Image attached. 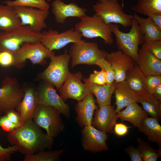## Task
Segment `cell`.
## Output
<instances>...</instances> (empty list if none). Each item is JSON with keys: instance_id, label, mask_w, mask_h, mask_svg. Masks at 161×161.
Wrapping results in <instances>:
<instances>
[{"instance_id": "1", "label": "cell", "mask_w": 161, "mask_h": 161, "mask_svg": "<svg viewBox=\"0 0 161 161\" xmlns=\"http://www.w3.org/2000/svg\"><path fill=\"white\" fill-rule=\"evenodd\" d=\"M8 141L17 146L18 150L25 155L32 154L52 147L53 138L47 136L32 120L25 121L19 127L9 132Z\"/></svg>"}, {"instance_id": "2", "label": "cell", "mask_w": 161, "mask_h": 161, "mask_svg": "<svg viewBox=\"0 0 161 161\" xmlns=\"http://www.w3.org/2000/svg\"><path fill=\"white\" fill-rule=\"evenodd\" d=\"M111 32L116 37L119 50L132 58L137 63L138 47L144 41V35L137 21L134 18L130 31L127 33L121 31L116 24H109Z\"/></svg>"}, {"instance_id": "3", "label": "cell", "mask_w": 161, "mask_h": 161, "mask_svg": "<svg viewBox=\"0 0 161 161\" xmlns=\"http://www.w3.org/2000/svg\"><path fill=\"white\" fill-rule=\"evenodd\" d=\"M61 114L52 106L38 105L35 110L32 119L38 126L46 130L48 136L53 138L58 136L65 128L61 117Z\"/></svg>"}, {"instance_id": "4", "label": "cell", "mask_w": 161, "mask_h": 161, "mask_svg": "<svg viewBox=\"0 0 161 161\" xmlns=\"http://www.w3.org/2000/svg\"><path fill=\"white\" fill-rule=\"evenodd\" d=\"M41 32L32 31L27 26H21L8 31H0V53H14L24 42L35 43L40 41Z\"/></svg>"}, {"instance_id": "5", "label": "cell", "mask_w": 161, "mask_h": 161, "mask_svg": "<svg viewBox=\"0 0 161 161\" xmlns=\"http://www.w3.org/2000/svg\"><path fill=\"white\" fill-rule=\"evenodd\" d=\"M107 53L100 49L97 43L82 39L73 43L68 54L71 59V66L74 67L80 64L96 65L99 60L106 59Z\"/></svg>"}, {"instance_id": "6", "label": "cell", "mask_w": 161, "mask_h": 161, "mask_svg": "<svg viewBox=\"0 0 161 161\" xmlns=\"http://www.w3.org/2000/svg\"><path fill=\"white\" fill-rule=\"evenodd\" d=\"M118 0H105L93 6L95 15L100 16L107 24H118L125 28L131 26L134 16L126 13Z\"/></svg>"}, {"instance_id": "7", "label": "cell", "mask_w": 161, "mask_h": 161, "mask_svg": "<svg viewBox=\"0 0 161 161\" xmlns=\"http://www.w3.org/2000/svg\"><path fill=\"white\" fill-rule=\"evenodd\" d=\"M80 19L75 24V29L81 33L82 37L87 38H100L106 44H113L114 39L110 24H106L100 16L86 15Z\"/></svg>"}, {"instance_id": "8", "label": "cell", "mask_w": 161, "mask_h": 161, "mask_svg": "<svg viewBox=\"0 0 161 161\" xmlns=\"http://www.w3.org/2000/svg\"><path fill=\"white\" fill-rule=\"evenodd\" d=\"M14 54L15 61L13 66L18 68L24 66L27 60H30L33 64L43 65L46 63V59H50L55 55L53 51L46 48L40 41L35 43L24 42Z\"/></svg>"}, {"instance_id": "9", "label": "cell", "mask_w": 161, "mask_h": 161, "mask_svg": "<svg viewBox=\"0 0 161 161\" xmlns=\"http://www.w3.org/2000/svg\"><path fill=\"white\" fill-rule=\"evenodd\" d=\"M1 85L0 115H2L16 109L23 98L24 91L15 78L5 77Z\"/></svg>"}, {"instance_id": "10", "label": "cell", "mask_w": 161, "mask_h": 161, "mask_svg": "<svg viewBox=\"0 0 161 161\" xmlns=\"http://www.w3.org/2000/svg\"><path fill=\"white\" fill-rule=\"evenodd\" d=\"M50 62L40 75L41 79L47 81L59 89L63 84L70 73L69 63L70 59L67 50L59 55L50 58Z\"/></svg>"}, {"instance_id": "11", "label": "cell", "mask_w": 161, "mask_h": 161, "mask_svg": "<svg viewBox=\"0 0 161 161\" xmlns=\"http://www.w3.org/2000/svg\"><path fill=\"white\" fill-rule=\"evenodd\" d=\"M42 80L35 90L38 105H47L52 106L69 119L70 114L69 105L65 103L57 93L53 84L47 81Z\"/></svg>"}, {"instance_id": "12", "label": "cell", "mask_w": 161, "mask_h": 161, "mask_svg": "<svg viewBox=\"0 0 161 161\" xmlns=\"http://www.w3.org/2000/svg\"><path fill=\"white\" fill-rule=\"evenodd\" d=\"M40 42L51 51L59 50L70 43L81 40V33L75 28L67 30L59 33L57 31L49 29L41 32Z\"/></svg>"}, {"instance_id": "13", "label": "cell", "mask_w": 161, "mask_h": 161, "mask_svg": "<svg viewBox=\"0 0 161 161\" xmlns=\"http://www.w3.org/2000/svg\"><path fill=\"white\" fill-rule=\"evenodd\" d=\"M14 7L20 20L21 25L28 26L33 31L39 33L47 28L45 21L49 14V10L25 6Z\"/></svg>"}, {"instance_id": "14", "label": "cell", "mask_w": 161, "mask_h": 161, "mask_svg": "<svg viewBox=\"0 0 161 161\" xmlns=\"http://www.w3.org/2000/svg\"><path fill=\"white\" fill-rule=\"evenodd\" d=\"M83 75L80 72H70L62 85L58 89L60 96L64 101L71 98L81 100L90 92L81 80Z\"/></svg>"}, {"instance_id": "15", "label": "cell", "mask_w": 161, "mask_h": 161, "mask_svg": "<svg viewBox=\"0 0 161 161\" xmlns=\"http://www.w3.org/2000/svg\"><path fill=\"white\" fill-rule=\"evenodd\" d=\"M82 145L83 149L92 153L108 150L106 141L107 133L100 131L92 125L84 127L81 130Z\"/></svg>"}, {"instance_id": "16", "label": "cell", "mask_w": 161, "mask_h": 161, "mask_svg": "<svg viewBox=\"0 0 161 161\" xmlns=\"http://www.w3.org/2000/svg\"><path fill=\"white\" fill-rule=\"evenodd\" d=\"M106 59L111 64L114 70V80L117 83L125 80L127 71L136 64L132 58L120 50L107 53Z\"/></svg>"}, {"instance_id": "17", "label": "cell", "mask_w": 161, "mask_h": 161, "mask_svg": "<svg viewBox=\"0 0 161 161\" xmlns=\"http://www.w3.org/2000/svg\"><path fill=\"white\" fill-rule=\"evenodd\" d=\"M51 7L55 21L60 24H64L68 17L80 19L86 15V9L79 6L75 3L67 4L62 0H54L52 2Z\"/></svg>"}, {"instance_id": "18", "label": "cell", "mask_w": 161, "mask_h": 161, "mask_svg": "<svg viewBox=\"0 0 161 161\" xmlns=\"http://www.w3.org/2000/svg\"><path fill=\"white\" fill-rule=\"evenodd\" d=\"M114 106L104 105L95 111L92 125L98 130L106 133L113 132V128L118 119Z\"/></svg>"}, {"instance_id": "19", "label": "cell", "mask_w": 161, "mask_h": 161, "mask_svg": "<svg viewBox=\"0 0 161 161\" xmlns=\"http://www.w3.org/2000/svg\"><path fill=\"white\" fill-rule=\"evenodd\" d=\"M97 109L93 94L91 92L78 101L75 107L77 114L75 120L80 127L92 125L94 113Z\"/></svg>"}, {"instance_id": "20", "label": "cell", "mask_w": 161, "mask_h": 161, "mask_svg": "<svg viewBox=\"0 0 161 161\" xmlns=\"http://www.w3.org/2000/svg\"><path fill=\"white\" fill-rule=\"evenodd\" d=\"M136 63L145 75H161V60L142 48L138 49Z\"/></svg>"}, {"instance_id": "21", "label": "cell", "mask_w": 161, "mask_h": 161, "mask_svg": "<svg viewBox=\"0 0 161 161\" xmlns=\"http://www.w3.org/2000/svg\"><path fill=\"white\" fill-rule=\"evenodd\" d=\"M114 93L116 113L128 105L137 103L138 95L130 88L125 80L117 82Z\"/></svg>"}, {"instance_id": "22", "label": "cell", "mask_w": 161, "mask_h": 161, "mask_svg": "<svg viewBox=\"0 0 161 161\" xmlns=\"http://www.w3.org/2000/svg\"><path fill=\"white\" fill-rule=\"evenodd\" d=\"M23 99L16 108L22 123L29 120H32L35 110L38 106L35 90L32 87L24 89Z\"/></svg>"}, {"instance_id": "23", "label": "cell", "mask_w": 161, "mask_h": 161, "mask_svg": "<svg viewBox=\"0 0 161 161\" xmlns=\"http://www.w3.org/2000/svg\"><path fill=\"white\" fill-rule=\"evenodd\" d=\"M83 81L90 92L95 96L99 107L111 105V98L114 92L116 82L114 80L110 85H98L92 83L87 78H83Z\"/></svg>"}, {"instance_id": "24", "label": "cell", "mask_w": 161, "mask_h": 161, "mask_svg": "<svg viewBox=\"0 0 161 161\" xmlns=\"http://www.w3.org/2000/svg\"><path fill=\"white\" fill-rule=\"evenodd\" d=\"M158 121L148 116L142 120L137 128L147 137L149 141L156 143L161 148V126Z\"/></svg>"}, {"instance_id": "25", "label": "cell", "mask_w": 161, "mask_h": 161, "mask_svg": "<svg viewBox=\"0 0 161 161\" xmlns=\"http://www.w3.org/2000/svg\"><path fill=\"white\" fill-rule=\"evenodd\" d=\"M125 80L130 88L138 96L147 93L145 83L146 75L137 63L127 71Z\"/></svg>"}, {"instance_id": "26", "label": "cell", "mask_w": 161, "mask_h": 161, "mask_svg": "<svg viewBox=\"0 0 161 161\" xmlns=\"http://www.w3.org/2000/svg\"><path fill=\"white\" fill-rule=\"evenodd\" d=\"M126 107L124 110L117 113V116L122 121L130 122L135 127L138 128L142 120L148 115L137 103H131Z\"/></svg>"}, {"instance_id": "27", "label": "cell", "mask_w": 161, "mask_h": 161, "mask_svg": "<svg viewBox=\"0 0 161 161\" xmlns=\"http://www.w3.org/2000/svg\"><path fill=\"white\" fill-rule=\"evenodd\" d=\"M21 26L20 20L14 7L0 5V30L10 31Z\"/></svg>"}, {"instance_id": "28", "label": "cell", "mask_w": 161, "mask_h": 161, "mask_svg": "<svg viewBox=\"0 0 161 161\" xmlns=\"http://www.w3.org/2000/svg\"><path fill=\"white\" fill-rule=\"evenodd\" d=\"M133 16L144 35V41L161 40V30L150 18L140 17L136 13Z\"/></svg>"}, {"instance_id": "29", "label": "cell", "mask_w": 161, "mask_h": 161, "mask_svg": "<svg viewBox=\"0 0 161 161\" xmlns=\"http://www.w3.org/2000/svg\"><path fill=\"white\" fill-rule=\"evenodd\" d=\"M161 102L147 92L138 96L137 103L141 104L148 114L159 121L161 119Z\"/></svg>"}, {"instance_id": "30", "label": "cell", "mask_w": 161, "mask_h": 161, "mask_svg": "<svg viewBox=\"0 0 161 161\" xmlns=\"http://www.w3.org/2000/svg\"><path fill=\"white\" fill-rule=\"evenodd\" d=\"M131 9L147 16L153 13H161V0H138Z\"/></svg>"}, {"instance_id": "31", "label": "cell", "mask_w": 161, "mask_h": 161, "mask_svg": "<svg viewBox=\"0 0 161 161\" xmlns=\"http://www.w3.org/2000/svg\"><path fill=\"white\" fill-rule=\"evenodd\" d=\"M65 151L64 149L55 150H45L35 153L25 155L23 161H57L60 160V155Z\"/></svg>"}, {"instance_id": "32", "label": "cell", "mask_w": 161, "mask_h": 161, "mask_svg": "<svg viewBox=\"0 0 161 161\" xmlns=\"http://www.w3.org/2000/svg\"><path fill=\"white\" fill-rule=\"evenodd\" d=\"M139 149L143 161H156L161 157V148L157 150L151 147L146 142L138 137L137 140Z\"/></svg>"}, {"instance_id": "33", "label": "cell", "mask_w": 161, "mask_h": 161, "mask_svg": "<svg viewBox=\"0 0 161 161\" xmlns=\"http://www.w3.org/2000/svg\"><path fill=\"white\" fill-rule=\"evenodd\" d=\"M52 0H6L4 3L7 5L15 7L25 6L34 7L44 10H49L50 7L48 1Z\"/></svg>"}, {"instance_id": "34", "label": "cell", "mask_w": 161, "mask_h": 161, "mask_svg": "<svg viewBox=\"0 0 161 161\" xmlns=\"http://www.w3.org/2000/svg\"><path fill=\"white\" fill-rule=\"evenodd\" d=\"M98 66L103 70L106 73V84L110 85L114 81V72L111 64L105 58H103L99 60L96 63Z\"/></svg>"}, {"instance_id": "35", "label": "cell", "mask_w": 161, "mask_h": 161, "mask_svg": "<svg viewBox=\"0 0 161 161\" xmlns=\"http://www.w3.org/2000/svg\"><path fill=\"white\" fill-rule=\"evenodd\" d=\"M141 48L161 59V40L150 41H144Z\"/></svg>"}, {"instance_id": "36", "label": "cell", "mask_w": 161, "mask_h": 161, "mask_svg": "<svg viewBox=\"0 0 161 161\" xmlns=\"http://www.w3.org/2000/svg\"><path fill=\"white\" fill-rule=\"evenodd\" d=\"M145 83L147 92L152 95L156 88L161 84V75L146 76Z\"/></svg>"}, {"instance_id": "37", "label": "cell", "mask_w": 161, "mask_h": 161, "mask_svg": "<svg viewBox=\"0 0 161 161\" xmlns=\"http://www.w3.org/2000/svg\"><path fill=\"white\" fill-rule=\"evenodd\" d=\"M87 79L90 82L96 85H104L106 84V73L102 69L100 71L94 70L93 73L90 74Z\"/></svg>"}, {"instance_id": "38", "label": "cell", "mask_w": 161, "mask_h": 161, "mask_svg": "<svg viewBox=\"0 0 161 161\" xmlns=\"http://www.w3.org/2000/svg\"><path fill=\"white\" fill-rule=\"evenodd\" d=\"M15 61L14 53L4 51L0 53V66L7 67L13 66Z\"/></svg>"}, {"instance_id": "39", "label": "cell", "mask_w": 161, "mask_h": 161, "mask_svg": "<svg viewBox=\"0 0 161 161\" xmlns=\"http://www.w3.org/2000/svg\"><path fill=\"white\" fill-rule=\"evenodd\" d=\"M17 151H18V148L15 145L4 148L0 144V161H10L12 155Z\"/></svg>"}, {"instance_id": "40", "label": "cell", "mask_w": 161, "mask_h": 161, "mask_svg": "<svg viewBox=\"0 0 161 161\" xmlns=\"http://www.w3.org/2000/svg\"><path fill=\"white\" fill-rule=\"evenodd\" d=\"M0 127L9 132L19 127L13 124L5 114L0 117Z\"/></svg>"}, {"instance_id": "41", "label": "cell", "mask_w": 161, "mask_h": 161, "mask_svg": "<svg viewBox=\"0 0 161 161\" xmlns=\"http://www.w3.org/2000/svg\"><path fill=\"white\" fill-rule=\"evenodd\" d=\"M124 151L129 156L131 161H142L140 151L138 148L132 145L129 146Z\"/></svg>"}, {"instance_id": "42", "label": "cell", "mask_w": 161, "mask_h": 161, "mask_svg": "<svg viewBox=\"0 0 161 161\" xmlns=\"http://www.w3.org/2000/svg\"><path fill=\"white\" fill-rule=\"evenodd\" d=\"M113 132L116 135L122 137L126 135L128 133L129 127L122 123H116L114 126Z\"/></svg>"}, {"instance_id": "43", "label": "cell", "mask_w": 161, "mask_h": 161, "mask_svg": "<svg viewBox=\"0 0 161 161\" xmlns=\"http://www.w3.org/2000/svg\"><path fill=\"white\" fill-rule=\"evenodd\" d=\"M11 121L18 127H19L23 124L22 123L19 113L14 110L8 112L5 114Z\"/></svg>"}, {"instance_id": "44", "label": "cell", "mask_w": 161, "mask_h": 161, "mask_svg": "<svg viewBox=\"0 0 161 161\" xmlns=\"http://www.w3.org/2000/svg\"><path fill=\"white\" fill-rule=\"evenodd\" d=\"M148 17L161 30V13H153L148 15Z\"/></svg>"}, {"instance_id": "45", "label": "cell", "mask_w": 161, "mask_h": 161, "mask_svg": "<svg viewBox=\"0 0 161 161\" xmlns=\"http://www.w3.org/2000/svg\"><path fill=\"white\" fill-rule=\"evenodd\" d=\"M152 95L158 100L161 102V84L156 88Z\"/></svg>"}, {"instance_id": "46", "label": "cell", "mask_w": 161, "mask_h": 161, "mask_svg": "<svg viewBox=\"0 0 161 161\" xmlns=\"http://www.w3.org/2000/svg\"><path fill=\"white\" fill-rule=\"evenodd\" d=\"M105 0H98V1L99 2H102ZM121 0V3H122V7L123 8L124 7V0Z\"/></svg>"}]
</instances>
